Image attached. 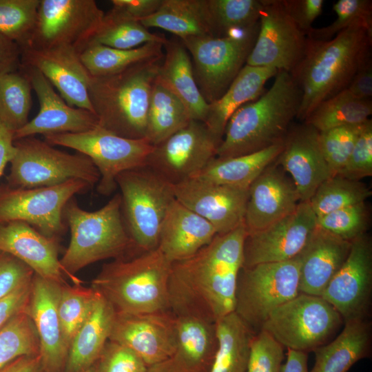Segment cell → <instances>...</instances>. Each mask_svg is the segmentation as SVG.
Returning a JSON list of instances; mask_svg holds the SVG:
<instances>
[{
	"label": "cell",
	"instance_id": "obj_1",
	"mask_svg": "<svg viewBox=\"0 0 372 372\" xmlns=\"http://www.w3.org/2000/svg\"><path fill=\"white\" fill-rule=\"evenodd\" d=\"M247 236L243 223L217 234L191 257L173 262L168 282L169 311L214 322L234 312Z\"/></svg>",
	"mask_w": 372,
	"mask_h": 372
},
{
	"label": "cell",
	"instance_id": "obj_2",
	"mask_svg": "<svg viewBox=\"0 0 372 372\" xmlns=\"http://www.w3.org/2000/svg\"><path fill=\"white\" fill-rule=\"evenodd\" d=\"M371 45L372 31L361 25L326 41L307 38L304 55L290 73L302 94L296 118L304 122L320 103L346 89L371 59Z\"/></svg>",
	"mask_w": 372,
	"mask_h": 372
},
{
	"label": "cell",
	"instance_id": "obj_3",
	"mask_svg": "<svg viewBox=\"0 0 372 372\" xmlns=\"http://www.w3.org/2000/svg\"><path fill=\"white\" fill-rule=\"evenodd\" d=\"M301 97L292 75L278 71L267 91L231 115L216 157L249 154L283 143L296 118Z\"/></svg>",
	"mask_w": 372,
	"mask_h": 372
},
{
	"label": "cell",
	"instance_id": "obj_4",
	"mask_svg": "<svg viewBox=\"0 0 372 372\" xmlns=\"http://www.w3.org/2000/svg\"><path fill=\"white\" fill-rule=\"evenodd\" d=\"M172 262L157 247H134L103 265L91 287L116 313L142 314L169 311L168 282Z\"/></svg>",
	"mask_w": 372,
	"mask_h": 372
},
{
	"label": "cell",
	"instance_id": "obj_5",
	"mask_svg": "<svg viewBox=\"0 0 372 372\" xmlns=\"http://www.w3.org/2000/svg\"><path fill=\"white\" fill-rule=\"evenodd\" d=\"M161 60L110 75L90 76L88 94L98 126L121 137L145 138L150 94Z\"/></svg>",
	"mask_w": 372,
	"mask_h": 372
},
{
	"label": "cell",
	"instance_id": "obj_6",
	"mask_svg": "<svg viewBox=\"0 0 372 372\" xmlns=\"http://www.w3.org/2000/svg\"><path fill=\"white\" fill-rule=\"evenodd\" d=\"M63 214L71 238L60 263L65 276L75 285L82 282L75 274L83 268L100 260L117 258L135 247L123 220L118 193L94 211L81 209L73 197Z\"/></svg>",
	"mask_w": 372,
	"mask_h": 372
},
{
	"label": "cell",
	"instance_id": "obj_7",
	"mask_svg": "<svg viewBox=\"0 0 372 372\" xmlns=\"http://www.w3.org/2000/svg\"><path fill=\"white\" fill-rule=\"evenodd\" d=\"M116 181L123 220L135 247L157 248L161 224L176 199L174 185L147 165L121 173Z\"/></svg>",
	"mask_w": 372,
	"mask_h": 372
},
{
	"label": "cell",
	"instance_id": "obj_8",
	"mask_svg": "<svg viewBox=\"0 0 372 372\" xmlns=\"http://www.w3.org/2000/svg\"><path fill=\"white\" fill-rule=\"evenodd\" d=\"M14 145L16 153L6 177L11 187H50L72 179L83 180L92 187L100 180L98 169L83 154L66 153L34 136L14 140Z\"/></svg>",
	"mask_w": 372,
	"mask_h": 372
},
{
	"label": "cell",
	"instance_id": "obj_9",
	"mask_svg": "<svg viewBox=\"0 0 372 372\" xmlns=\"http://www.w3.org/2000/svg\"><path fill=\"white\" fill-rule=\"evenodd\" d=\"M300 260L242 267L236 285L234 312L256 333L270 313L300 293Z\"/></svg>",
	"mask_w": 372,
	"mask_h": 372
},
{
	"label": "cell",
	"instance_id": "obj_10",
	"mask_svg": "<svg viewBox=\"0 0 372 372\" xmlns=\"http://www.w3.org/2000/svg\"><path fill=\"white\" fill-rule=\"evenodd\" d=\"M258 24L251 29L215 37L202 36L181 39L192 55L198 87L211 103L227 91L246 63L256 41Z\"/></svg>",
	"mask_w": 372,
	"mask_h": 372
},
{
	"label": "cell",
	"instance_id": "obj_11",
	"mask_svg": "<svg viewBox=\"0 0 372 372\" xmlns=\"http://www.w3.org/2000/svg\"><path fill=\"white\" fill-rule=\"evenodd\" d=\"M343 322L322 297L300 293L273 309L261 330L284 348L307 353L329 342Z\"/></svg>",
	"mask_w": 372,
	"mask_h": 372
},
{
	"label": "cell",
	"instance_id": "obj_12",
	"mask_svg": "<svg viewBox=\"0 0 372 372\" xmlns=\"http://www.w3.org/2000/svg\"><path fill=\"white\" fill-rule=\"evenodd\" d=\"M44 141L90 158L100 174L96 190L103 196H110L116 190V180L121 173L146 165L154 147L145 138L121 137L98 125L81 133L45 136Z\"/></svg>",
	"mask_w": 372,
	"mask_h": 372
},
{
	"label": "cell",
	"instance_id": "obj_13",
	"mask_svg": "<svg viewBox=\"0 0 372 372\" xmlns=\"http://www.w3.org/2000/svg\"><path fill=\"white\" fill-rule=\"evenodd\" d=\"M91 187L79 179L30 189L0 185V223L22 221L47 237L60 239L67 229L63 214L65 205Z\"/></svg>",
	"mask_w": 372,
	"mask_h": 372
},
{
	"label": "cell",
	"instance_id": "obj_14",
	"mask_svg": "<svg viewBox=\"0 0 372 372\" xmlns=\"http://www.w3.org/2000/svg\"><path fill=\"white\" fill-rule=\"evenodd\" d=\"M104 14L94 0H39L32 34L23 48H69L81 53Z\"/></svg>",
	"mask_w": 372,
	"mask_h": 372
},
{
	"label": "cell",
	"instance_id": "obj_15",
	"mask_svg": "<svg viewBox=\"0 0 372 372\" xmlns=\"http://www.w3.org/2000/svg\"><path fill=\"white\" fill-rule=\"evenodd\" d=\"M221 141L204 123L192 120L154 145L146 165L175 185L197 176L216 156Z\"/></svg>",
	"mask_w": 372,
	"mask_h": 372
},
{
	"label": "cell",
	"instance_id": "obj_16",
	"mask_svg": "<svg viewBox=\"0 0 372 372\" xmlns=\"http://www.w3.org/2000/svg\"><path fill=\"white\" fill-rule=\"evenodd\" d=\"M262 3L257 37L246 65L291 73L304 55L307 37L281 0H262Z\"/></svg>",
	"mask_w": 372,
	"mask_h": 372
},
{
	"label": "cell",
	"instance_id": "obj_17",
	"mask_svg": "<svg viewBox=\"0 0 372 372\" xmlns=\"http://www.w3.org/2000/svg\"><path fill=\"white\" fill-rule=\"evenodd\" d=\"M372 293V242L366 234L351 241L344 262L321 297L343 321L369 318Z\"/></svg>",
	"mask_w": 372,
	"mask_h": 372
},
{
	"label": "cell",
	"instance_id": "obj_18",
	"mask_svg": "<svg viewBox=\"0 0 372 372\" xmlns=\"http://www.w3.org/2000/svg\"><path fill=\"white\" fill-rule=\"evenodd\" d=\"M316 216L308 201L267 227L247 234L243 267L287 261L304 249L316 228Z\"/></svg>",
	"mask_w": 372,
	"mask_h": 372
},
{
	"label": "cell",
	"instance_id": "obj_19",
	"mask_svg": "<svg viewBox=\"0 0 372 372\" xmlns=\"http://www.w3.org/2000/svg\"><path fill=\"white\" fill-rule=\"evenodd\" d=\"M175 198L209 221L218 234L244 223L249 188L217 184L195 176L174 185Z\"/></svg>",
	"mask_w": 372,
	"mask_h": 372
},
{
	"label": "cell",
	"instance_id": "obj_20",
	"mask_svg": "<svg viewBox=\"0 0 372 372\" xmlns=\"http://www.w3.org/2000/svg\"><path fill=\"white\" fill-rule=\"evenodd\" d=\"M109 340L125 346L149 367L168 360L176 349L174 316L169 311L116 313Z\"/></svg>",
	"mask_w": 372,
	"mask_h": 372
},
{
	"label": "cell",
	"instance_id": "obj_21",
	"mask_svg": "<svg viewBox=\"0 0 372 372\" xmlns=\"http://www.w3.org/2000/svg\"><path fill=\"white\" fill-rule=\"evenodd\" d=\"M28 76L39 103L37 115L14 134V141L42 134L81 133L98 125V118L89 110L69 105L38 70L21 65Z\"/></svg>",
	"mask_w": 372,
	"mask_h": 372
},
{
	"label": "cell",
	"instance_id": "obj_22",
	"mask_svg": "<svg viewBox=\"0 0 372 372\" xmlns=\"http://www.w3.org/2000/svg\"><path fill=\"white\" fill-rule=\"evenodd\" d=\"M61 285L34 274L27 312L34 325L39 342L43 372H64L69 346L58 313Z\"/></svg>",
	"mask_w": 372,
	"mask_h": 372
},
{
	"label": "cell",
	"instance_id": "obj_23",
	"mask_svg": "<svg viewBox=\"0 0 372 372\" xmlns=\"http://www.w3.org/2000/svg\"><path fill=\"white\" fill-rule=\"evenodd\" d=\"M21 50V65L42 73L69 105L94 113L88 94L90 75L78 51L69 48Z\"/></svg>",
	"mask_w": 372,
	"mask_h": 372
},
{
	"label": "cell",
	"instance_id": "obj_24",
	"mask_svg": "<svg viewBox=\"0 0 372 372\" xmlns=\"http://www.w3.org/2000/svg\"><path fill=\"white\" fill-rule=\"evenodd\" d=\"M300 202L293 180L275 161L249 187L244 218L247 234L259 231L292 213Z\"/></svg>",
	"mask_w": 372,
	"mask_h": 372
},
{
	"label": "cell",
	"instance_id": "obj_25",
	"mask_svg": "<svg viewBox=\"0 0 372 372\" xmlns=\"http://www.w3.org/2000/svg\"><path fill=\"white\" fill-rule=\"evenodd\" d=\"M290 174L300 201H309L317 188L331 177L318 142V131L302 123L290 127L276 161Z\"/></svg>",
	"mask_w": 372,
	"mask_h": 372
},
{
	"label": "cell",
	"instance_id": "obj_26",
	"mask_svg": "<svg viewBox=\"0 0 372 372\" xmlns=\"http://www.w3.org/2000/svg\"><path fill=\"white\" fill-rule=\"evenodd\" d=\"M59 239L47 237L22 221L0 223V251L27 265L34 273L60 284L67 283L59 258Z\"/></svg>",
	"mask_w": 372,
	"mask_h": 372
},
{
	"label": "cell",
	"instance_id": "obj_27",
	"mask_svg": "<svg viewBox=\"0 0 372 372\" xmlns=\"http://www.w3.org/2000/svg\"><path fill=\"white\" fill-rule=\"evenodd\" d=\"M351 244V242L316 226L308 243L298 255L300 293L321 296L347 259Z\"/></svg>",
	"mask_w": 372,
	"mask_h": 372
},
{
	"label": "cell",
	"instance_id": "obj_28",
	"mask_svg": "<svg viewBox=\"0 0 372 372\" xmlns=\"http://www.w3.org/2000/svg\"><path fill=\"white\" fill-rule=\"evenodd\" d=\"M217 234L209 221L175 199L161 224L158 248L173 263L191 257Z\"/></svg>",
	"mask_w": 372,
	"mask_h": 372
},
{
	"label": "cell",
	"instance_id": "obj_29",
	"mask_svg": "<svg viewBox=\"0 0 372 372\" xmlns=\"http://www.w3.org/2000/svg\"><path fill=\"white\" fill-rule=\"evenodd\" d=\"M176 343L167 360L170 372H208L217 349L216 322L192 315L174 316Z\"/></svg>",
	"mask_w": 372,
	"mask_h": 372
},
{
	"label": "cell",
	"instance_id": "obj_30",
	"mask_svg": "<svg viewBox=\"0 0 372 372\" xmlns=\"http://www.w3.org/2000/svg\"><path fill=\"white\" fill-rule=\"evenodd\" d=\"M342 331L332 341L313 352V365L309 372H348L358 361L372 352V325L369 318L344 322Z\"/></svg>",
	"mask_w": 372,
	"mask_h": 372
},
{
	"label": "cell",
	"instance_id": "obj_31",
	"mask_svg": "<svg viewBox=\"0 0 372 372\" xmlns=\"http://www.w3.org/2000/svg\"><path fill=\"white\" fill-rule=\"evenodd\" d=\"M164 47L156 81L183 103L192 120L204 123L209 104L198 87L189 52L181 41H167Z\"/></svg>",
	"mask_w": 372,
	"mask_h": 372
},
{
	"label": "cell",
	"instance_id": "obj_32",
	"mask_svg": "<svg viewBox=\"0 0 372 372\" xmlns=\"http://www.w3.org/2000/svg\"><path fill=\"white\" fill-rule=\"evenodd\" d=\"M115 316L112 304L99 293L90 316L70 345L64 372H84L97 362L109 340Z\"/></svg>",
	"mask_w": 372,
	"mask_h": 372
},
{
	"label": "cell",
	"instance_id": "obj_33",
	"mask_svg": "<svg viewBox=\"0 0 372 372\" xmlns=\"http://www.w3.org/2000/svg\"><path fill=\"white\" fill-rule=\"evenodd\" d=\"M278 72L272 68L245 65L223 95L209 104L204 123L222 141L231 115L242 105L258 99L266 82Z\"/></svg>",
	"mask_w": 372,
	"mask_h": 372
},
{
	"label": "cell",
	"instance_id": "obj_34",
	"mask_svg": "<svg viewBox=\"0 0 372 372\" xmlns=\"http://www.w3.org/2000/svg\"><path fill=\"white\" fill-rule=\"evenodd\" d=\"M284 142L262 150L230 158H213L196 176L217 184L249 188L281 153Z\"/></svg>",
	"mask_w": 372,
	"mask_h": 372
},
{
	"label": "cell",
	"instance_id": "obj_35",
	"mask_svg": "<svg viewBox=\"0 0 372 372\" xmlns=\"http://www.w3.org/2000/svg\"><path fill=\"white\" fill-rule=\"evenodd\" d=\"M147 29L161 28L180 39L211 36L205 0H162L152 15L139 21Z\"/></svg>",
	"mask_w": 372,
	"mask_h": 372
},
{
	"label": "cell",
	"instance_id": "obj_36",
	"mask_svg": "<svg viewBox=\"0 0 372 372\" xmlns=\"http://www.w3.org/2000/svg\"><path fill=\"white\" fill-rule=\"evenodd\" d=\"M164 44L150 42L123 50L89 42L80 53V59L92 76L121 72L136 64L163 57Z\"/></svg>",
	"mask_w": 372,
	"mask_h": 372
},
{
	"label": "cell",
	"instance_id": "obj_37",
	"mask_svg": "<svg viewBox=\"0 0 372 372\" xmlns=\"http://www.w3.org/2000/svg\"><path fill=\"white\" fill-rule=\"evenodd\" d=\"M218 349L208 372H246L254 333L234 311L216 322Z\"/></svg>",
	"mask_w": 372,
	"mask_h": 372
},
{
	"label": "cell",
	"instance_id": "obj_38",
	"mask_svg": "<svg viewBox=\"0 0 372 372\" xmlns=\"http://www.w3.org/2000/svg\"><path fill=\"white\" fill-rule=\"evenodd\" d=\"M192 121L183 103L155 80L147 117L145 139L155 145Z\"/></svg>",
	"mask_w": 372,
	"mask_h": 372
},
{
	"label": "cell",
	"instance_id": "obj_39",
	"mask_svg": "<svg viewBox=\"0 0 372 372\" xmlns=\"http://www.w3.org/2000/svg\"><path fill=\"white\" fill-rule=\"evenodd\" d=\"M167 41L164 37L149 32L139 21L112 8L105 13L90 42L127 50L150 42H159L165 45Z\"/></svg>",
	"mask_w": 372,
	"mask_h": 372
},
{
	"label": "cell",
	"instance_id": "obj_40",
	"mask_svg": "<svg viewBox=\"0 0 372 372\" xmlns=\"http://www.w3.org/2000/svg\"><path fill=\"white\" fill-rule=\"evenodd\" d=\"M371 113V100L358 99L344 89L320 103L302 123L322 132L364 123Z\"/></svg>",
	"mask_w": 372,
	"mask_h": 372
},
{
	"label": "cell",
	"instance_id": "obj_41",
	"mask_svg": "<svg viewBox=\"0 0 372 372\" xmlns=\"http://www.w3.org/2000/svg\"><path fill=\"white\" fill-rule=\"evenodd\" d=\"M212 37L247 30L258 24L262 0H205Z\"/></svg>",
	"mask_w": 372,
	"mask_h": 372
},
{
	"label": "cell",
	"instance_id": "obj_42",
	"mask_svg": "<svg viewBox=\"0 0 372 372\" xmlns=\"http://www.w3.org/2000/svg\"><path fill=\"white\" fill-rule=\"evenodd\" d=\"M32 90L28 75L19 68L0 76V121L14 132L30 121Z\"/></svg>",
	"mask_w": 372,
	"mask_h": 372
},
{
	"label": "cell",
	"instance_id": "obj_43",
	"mask_svg": "<svg viewBox=\"0 0 372 372\" xmlns=\"http://www.w3.org/2000/svg\"><path fill=\"white\" fill-rule=\"evenodd\" d=\"M372 194L360 180L333 176L317 188L308 201L316 217L365 202Z\"/></svg>",
	"mask_w": 372,
	"mask_h": 372
},
{
	"label": "cell",
	"instance_id": "obj_44",
	"mask_svg": "<svg viewBox=\"0 0 372 372\" xmlns=\"http://www.w3.org/2000/svg\"><path fill=\"white\" fill-rule=\"evenodd\" d=\"M99 296L92 287L81 285H61L58 313L63 336L69 346L76 333L86 322Z\"/></svg>",
	"mask_w": 372,
	"mask_h": 372
},
{
	"label": "cell",
	"instance_id": "obj_45",
	"mask_svg": "<svg viewBox=\"0 0 372 372\" xmlns=\"http://www.w3.org/2000/svg\"><path fill=\"white\" fill-rule=\"evenodd\" d=\"M26 307L0 329V369L19 357L39 354L38 336Z\"/></svg>",
	"mask_w": 372,
	"mask_h": 372
},
{
	"label": "cell",
	"instance_id": "obj_46",
	"mask_svg": "<svg viewBox=\"0 0 372 372\" xmlns=\"http://www.w3.org/2000/svg\"><path fill=\"white\" fill-rule=\"evenodd\" d=\"M39 0H0V34L21 48L28 44L36 22Z\"/></svg>",
	"mask_w": 372,
	"mask_h": 372
},
{
	"label": "cell",
	"instance_id": "obj_47",
	"mask_svg": "<svg viewBox=\"0 0 372 372\" xmlns=\"http://www.w3.org/2000/svg\"><path fill=\"white\" fill-rule=\"evenodd\" d=\"M367 121L318 132L319 145L331 176L336 175L346 164Z\"/></svg>",
	"mask_w": 372,
	"mask_h": 372
},
{
	"label": "cell",
	"instance_id": "obj_48",
	"mask_svg": "<svg viewBox=\"0 0 372 372\" xmlns=\"http://www.w3.org/2000/svg\"><path fill=\"white\" fill-rule=\"evenodd\" d=\"M337 15L330 25L320 28H312L307 37L326 41L340 31L355 25H361L372 31V1L371 0H339L333 5Z\"/></svg>",
	"mask_w": 372,
	"mask_h": 372
},
{
	"label": "cell",
	"instance_id": "obj_49",
	"mask_svg": "<svg viewBox=\"0 0 372 372\" xmlns=\"http://www.w3.org/2000/svg\"><path fill=\"white\" fill-rule=\"evenodd\" d=\"M369 223L365 202L316 217L317 227L349 242L366 234Z\"/></svg>",
	"mask_w": 372,
	"mask_h": 372
},
{
	"label": "cell",
	"instance_id": "obj_50",
	"mask_svg": "<svg viewBox=\"0 0 372 372\" xmlns=\"http://www.w3.org/2000/svg\"><path fill=\"white\" fill-rule=\"evenodd\" d=\"M284 347L269 333L260 330L250 342L246 372H282Z\"/></svg>",
	"mask_w": 372,
	"mask_h": 372
},
{
	"label": "cell",
	"instance_id": "obj_51",
	"mask_svg": "<svg viewBox=\"0 0 372 372\" xmlns=\"http://www.w3.org/2000/svg\"><path fill=\"white\" fill-rule=\"evenodd\" d=\"M353 180L372 175V121L368 120L344 166L337 174ZM336 174V175H337Z\"/></svg>",
	"mask_w": 372,
	"mask_h": 372
},
{
	"label": "cell",
	"instance_id": "obj_52",
	"mask_svg": "<svg viewBox=\"0 0 372 372\" xmlns=\"http://www.w3.org/2000/svg\"><path fill=\"white\" fill-rule=\"evenodd\" d=\"M96 365L100 372H147L148 366L132 350L108 340Z\"/></svg>",
	"mask_w": 372,
	"mask_h": 372
},
{
	"label": "cell",
	"instance_id": "obj_53",
	"mask_svg": "<svg viewBox=\"0 0 372 372\" xmlns=\"http://www.w3.org/2000/svg\"><path fill=\"white\" fill-rule=\"evenodd\" d=\"M34 273L13 256L0 251V300L32 280Z\"/></svg>",
	"mask_w": 372,
	"mask_h": 372
},
{
	"label": "cell",
	"instance_id": "obj_54",
	"mask_svg": "<svg viewBox=\"0 0 372 372\" xmlns=\"http://www.w3.org/2000/svg\"><path fill=\"white\" fill-rule=\"evenodd\" d=\"M288 14L298 28L307 36L312 23L320 16L324 0H281Z\"/></svg>",
	"mask_w": 372,
	"mask_h": 372
},
{
	"label": "cell",
	"instance_id": "obj_55",
	"mask_svg": "<svg viewBox=\"0 0 372 372\" xmlns=\"http://www.w3.org/2000/svg\"><path fill=\"white\" fill-rule=\"evenodd\" d=\"M32 280L25 283L0 300V329L16 314L27 307Z\"/></svg>",
	"mask_w": 372,
	"mask_h": 372
},
{
	"label": "cell",
	"instance_id": "obj_56",
	"mask_svg": "<svg viewBox=\"0 0 372 372\" xmlns=\"http://www.w3.org/2000/svg\"><path fill=\"white\" fill-rule=\"evenodd\" d=\"M111 3L112 8L140 21L154 14L159 8L162 0H112Z\"/></svg>",
	"mask_w": 372,
	"mask_h": 372
},
{
	"label": "cell",
	"instance_id": "obj_57",
	"mask_svg": "<svg viewBox=\"0 0 372 372\" xmlns=\"http://www.w3.org/2000/svg\"><path fill=\"white\" fill-rule=\"evenodd\" d=\"M345 90L358 99L371 100L372 96L371 59L358 70Z\"/></svg>",
	"mask_w": 372,
	"mask_h": 372
},
{
	"label": "cell",
	"instance_id": "obj_58",
	"mask_svg": "<svg viewBox=\"0 0 372 372\" xmlns=\"http://www.w3.org/2000/svg\"><path fill=\"white\" fill-rule=\"evenodd\" d=\"M21 53L16 42L0 34V76L19 69Z\"/></svg>",
	"mask_w": 372,
	"mask_h": 372
},
{
	"label": "cell",
	"instance_id": "obj_59",
	"mask_svg": "<svg viewBox=\"0 0 372 372\" xmlns=\"http://www.w3.org/2000/svg\"><path fill=\"white\" fill-rule=\"evenodd\" d=\"M14 134V132L0 121V177L3 175L6 165L10 163L16 153Z\"/></svg>",
	"mask_w": 372,
	"mask_h": 372
},
{
	"label": "cell",
	"instance_id": "obj_60",
	"mask_svg": "<svg viewBox=\"0 0 372 372\" xmlns=\"http://www.w3.org/2000/svg\"><path fill=\"white\" fill-rule=\"evenodd\" d=\"M0 372H43L39 354L19 357L2 369Z\"/></svg>",
	"mask_w": 372,
	"mask_h": 372
},
{
	"label": "cell",
	"instance_id": "obj_61",
	"mask_svg": "<svg viewBox=\"0 0 372 372\" xmlns=\"http://www.w3.org/2000/svg\"><path fill=\"white\" fill-rule=\"evenodd\" d=\"M307 353L287 349V360L283 363L282 372H309Z\"/></svg>",
	"mask_w": 372,
	"mask_h": 372
},
{
	"label": "cell",
	"instance_id": "obj_62",
	"mask_svg": "<svg viewBox=\"0 0 372 372\" xmlns=\"http://www.w3.org/2000/svg\"><path fill=\"white\" fill-rule=\"evenodd\" d=\"M167 370L168 363L167 360L164 362L149 366L147 372H166Z\"/></svg>",
	"mask_w": 372,
	"mask_h": 372
},
{
	"label": "cell",
	"instance_id": "obj_63",
	"mask_svg": "<svg viewBox=\"0 0 372 372\" xmlns=\"http://www.w3.org/2000/svg\"><path fill=\"white\" fill-rule=\"evenodd\" d=\"M84 372H100V371L96 363L93 366H92L90 369H87V371Z\"/></svg>",
	"mask_w": 372,
	"mask_h": 372
},
{
	"label": "cell",
	"instance_id": "obj_64",
	"mask_svg": "<svg viewBox=\"0 0 372 372\" xmlns=\"http://www.w3.org/2000/svg\"><path fill=\"white\" fill-rule=\"evenodd\" d=\"M167 362H168V361H167ZM166 372H170V371H169V364H168V370H167Z\"/></svg>",
	"mask_w": 372,
	"mask_h": 372
}]
</instances>
